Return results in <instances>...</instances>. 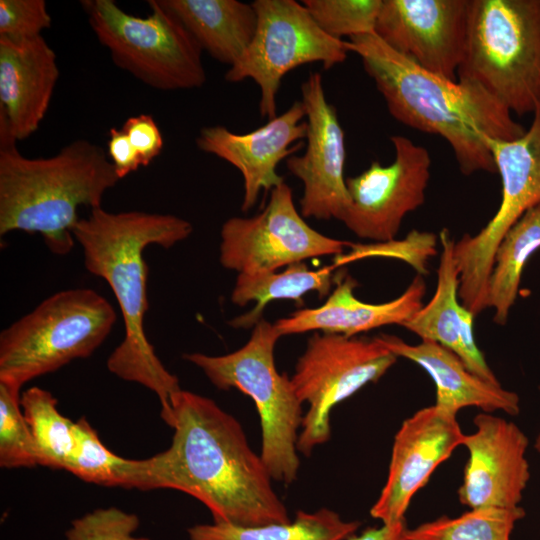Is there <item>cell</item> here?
<instances>
[{"instance_id": "cell-1", "label": "cell", "mask_w": 540, "mask_h": 540, "mask_svg": "<svg viewBox=\"0 0 540 540\" xmlns=\"http://www.w3.org/2000/svg\"><path fill=\"white\" fill-rule=\"evenodd\" d=\"M163 421L174 430L171 445L140 460L139 490L184 492L204 504L216 523L292 521L241 424L215 401L181 389Z\"/></svg>"}, {"instance_id": "cell-2", "label": "cell", "mask_w": 540, "mask_h": 540, "mask_svg": "<svg viewBox=\"0 0 540 540\" xmlns=\"http://www.w3.org/2000/svg\"><path fill=\"white\" fill-rule=\"evenodd\" d=\"M192 230L189 221L172 214L114 213L98 207L80 218L73 231L87 271L110 286L124 322L123 340L108 357L107 368L117 377L153 391L160 401L162 418L169 413L172 396L181 388L145 335L149 302L148 266L143 252L150 245L171 248L188 238Z\"/></svg>"}, {"instance_id": "cell-3", "label": "cell", "mask_w": 540, "mask_h": 540, "mask_svg": "<svg viewBox=\"0 0 540 540\" xmlns=\"http://www.w3.org/2000/svg\"><path fill=\"white\" fill-rule=\"evenodd\" d=\"M397 121L441 136L464 175L496 167L484 137L514 140L525 133L512 113L482 87L430 73L386 45L375 33L345 40Z\"/></svg>"}, {"instance_id": "cell-4", "label": "cell", "mask_w": 540, "mask_h": 540, "mask_svg": "<svg viewBox=\"0 0 540 540\" xmlns=\"http://www.w3.org/2000/svg\"><path fill=\"white\" fill-rule=\"evenodd\" d=\"M16 142L0 128V235L38 233L50 252L66 255L76 243L79 207H102L120 178L105 150L89 140L46 158L22 155Z\"/></svg>"}, {"instance_id": "cell-5", "label": "cell", "mask_w": 540, "mask_h": 540, "mask_svg": "<svg viewBox=\"0 0 540 540\" xmlns=\"http://www.w3.org/2000/svg\"><path fill=\"white\" fill-rule=\"evenodd\" d=\"M457 81L472 82L511 113L540 105V0H471Z\"/></svg>"}, {"instance_id": "cell-6", "label": "cell", "mask_w": 540, "mask_h": 540, "mask_svg": "<svg viewBox=\"0 0 540 540\" xmlns=\"http://www.w3.org/2000/svg\"><path fill=\"white\" fill-rule=\"evenodd\" d=\"M280 337L275 325L262 319L247 343L231 353H190L183 358L219 390L236 388L254 401L261 426L260 456L272 480L291 484L300 466L297 441L304 415L291 378L275 366L274 348Z\"/></svg>"}, {"instance_id": "cell-7", "label": "cell", "mask_w": 540, "mask_h": 540, "mask_svg": "<svg viewBox=\"0 0 540 540\" xmlns=\"http://www.w3.org/2000/svg\"><path fill=\"white\" fill-rule=\"evenodd\" d=\"M112 304L89 288L59 291L0 333V381L22 388L88 358L116 321Z\"/></svg>"}, {"instance_id": "cell-8", "label": "cell", "mask_w": 540, "mask_h": 540, "mask_svg": "<svg viewBox=\"0 0 540 540\" xmlns=\"http://www.w3.org/2000/svg\"><path fill=\"white\" fill-rule=\"evenodd\" d=\"M80 3L99 43L120 69L162 91L205 84L202 49L161 0H148L146 17L127 13L113 0Z\"/></svg>"}, {"instance_id": "cell-9", "label": "cell", "mask_w": 540, "mask_h": 540, "mask_svg": "<svg viewBox=\"0 0 540 540\" xmlns=\"http://www.w3.org/2000/svg\"><path fill=\"white\" fill-rule=\"evenodd\" d=\"M501 178V201L494 216L475 235L454 242L459 299L475 317L487 309V285L496 248L510 227L540 204V105L525 133L514 140L485 136Z\"/></svg>"}, {"instance_id": "cell-10", "label": "cell", "mask_w": 540, "mask_h": 540, "mask_svg": "<svg viewBox=\"0 0 540 540\" xmlns=\"http://www.w3.org/2000/svg\"><path fill=\"white\" fill-rule=\"evenodd\" d=\"M397 359L378 337L312 335L291 377L297 397L309 405L298 436V452L309 456L327 442L331 410L367 384L377 382Z\"/></svg>"}, {"instance_id": "cell-11", "label": "cell", "mask_w": 540, "mask_h": 540, "mask_svg": "<svg viewBox=\"0 0 540 540\" xmlns=\"http://www.w3.org/2000/svg\"><path fill=\"white\" fill-rule=\"evenodd\" d=\"M252 5L257 15L254 37L225 80H254L260 89L259 112L271 120L277 116V94L289 71L313 62L328 70L344 62L349 51L345 40L325 33L302 3L255 0Z\"/></svg>"}, {"instance_id": "cell-12", "label": "cell", "mask_w": 540, "mask_h": 540, "mask_svg": "<svg viewBox=\"0 0 540 540\" xmlns=\"http://www.w3.org/2000/svg\"><path fill=\"white\" fill-rule=\"evenodd\" d=\"M220 237V264L238 274L274 272L306 259L337 256L351 244L310 227L298 212L292 190L285 182L271 190L259 214L226 220Z\"/></svg>"}, {"instance_id": "cell-13", "label": "cell", "mask_w": 540, "mask_h": 540, "mask_svg": "<svg viewBox=\"0 0 540 540\" xmlns=\"http://www.w3.org/2000/svg\"><path fill=\"white\" fill-rule=\"evenodd\" d=\"M394 161H372L346 179L350 204L340 221L356 236L373 242L395 239L404 217L425 202L430 179L428 150L401 135L391 137Z\"/></svg>"}, {"instance_id": "cell-14", "label": "cell", "mask_w": 540, "mask_h": 540, "mask_svg": "<svg viewBox=\"0 0 540 540\" xmlns=\"http://www.w3.org/2000/svg\"><path fill=\"white\" fill-rule=\"evenodd\" d=\"M471 0H382L374 33L424 70L457 81Z\"/></svg>"}, {"instance_id": "cell-15", "label": "cell", "mask_w": 540, "mask_h": 540, "mask_svg": "<svg viewBox=\"0 0 540 540\" xmlns=\"http://www.w3.org/2000/svg\"><path fill=\"white\" fill-rule=\"evenodd\" d=\"M307 122L306 148L286 159L289 172L302 181L301 215L320 220H340L350 204L344 177V131L336 109L328 103L320 73L301 84V100Z\"/></svg>"}, {"instance_id": "cell-16", "label": "cell", "mask_w": 540, "mask_h": 540, "mask_svg": "<svg viewBox=\"0 0 540 540\" xmlns=\"http://www.w3.org/2000/svg\"><path fill=\"white\" fill-rule=\"evenodd\" d=\"M464 436L457 414L434 404L404 420L394 437L386 482L371 516L382 524L404 519L412 498L463 444Z\"/></svg>"}, {"instance_id": "cell-17", "label": "cell", "mask_w": 540, "mask_h": 540, "mask_svg": "<svg viewBox=\"0 0 540 540\" xmlns=\"http://www.w3.org/2000/svg\"><path fill=\"white\" fill-rule=\"evenodd\" d=\"M474 432L465 434L468 451L458 498L475 508L520 506L530 479L528 438L514 423L492 413L477 414Z\"/></svg>"}, {"instance_id": "cell-18", "label": "cell", "mask_w": 540, "mask_h": 540, "mask_svg": "<svg viewBox=\"0 0 540 540\" xmlns=\"http://www.w3.org/2000/svg\"><path fill=\"white\" fill-rule=\"evenodd\" d=\"M304 118L302 102L295 101L284 113L247 133H234L222 125L200 130L195 140L198 149L240 171L244 187L242 211L255 205L261 190H272L284 183L277 166L304 145L307 133Z\"/></svg>"}, {"instance_id": "cell-19", "label": "cell", "mask_w": 540, "mask_h": 540, "mask_svg": "<svg viewBox=\"0 0 540 540\" xmlns=\"http://www.w3.org/2000/svg\"><path fill=\"white\" fill-rule=\"evenodd\" d=\"M59 75L56 54L42 35L0 37V125L16 141L39 129Z\"/></svg>"}, {"instance_id": "cell-20", "label": "cell", "mask_w": 540, "mask_h": 540, "mask_svg": "<svg viewBox=\"0 0 540 540\" xmlns=\"http://www.w3.org/2000/svg\"><path fill=\"white\" fill-rule=\"evenodd\" d=\"M357 286L352 276L339 271L335 288L323 305L279 319L274 324L277 331L281 336L319 330L354 337L382 326H403L423 306L426 293L424 276L418 274L400 296L383 303L358 299L354 294Z\"/></svg>"}, {"instance_id": "cell-21", "label": "cell", "mask_w": 540, "mask_h": 540, "mask_svg": "<svg viewBox=\"0 0 540 540\" xmlns=\"http://www.w3.org/2000/svg\"><path fill=\"white\" fill-rule=\"evenodd\" d=\"M441 246L436 289L403 327L421 340H429L455 353L479 377L500 383L476 344L475 316L459 299V271L453 254L454 240L447 228L439 233Z\"/></svg>"}, {"instance_id": "cell-22", "label": "cell", "mask_w": 540, "mask_h": 540, "mask_svg": "<svg viewBox=\"0 0 540 540\" xmlns=\"http://www.w3.org/2000/svg\"><path fill=\"white\" fill-rule=\"evenodd\" d=\"M377 337L397 357L412 361L427 372L435 385L437 407L454 414L468 407L512 416L520 413L517 393L474 374L455 353L440 344L429 340L409 344L388 334Z\"/></svg>"}, {"instance_id": "cell-23", "label": "cell", "mask_w": 540, "mask_h": 540, "mask_svg": "<svg viewBox=\"0 0 540 540\" xmlns=\"http://www.w3.org/2000/svg\"><path fill=\"white\" fill-rule=\"evenodd\" d=\"M202 50L230 67L250 45L257 25L251 4L238 0H161Z\"/></svg>"}, {"instance_id": "cell-24", "label": "cell", "mask_w": 540, "mask_h": 540, "mask_svg": "<svg viewBox=\"0 0 540 540\" xmlns=\"http://www.w3.org/2000/svg\"><path fill=\"white\" fill-rule=\"evenodd\" d=\"M333 265L311 270L304 262L295 263L281 272L238 274L231 293L232 303L245 306L255 302L246 314L235 317L230 325L236 328L254 327L260 320L266 305L275 300H293L302 304L303 296L315 291L326 296L336 282Z\"/></svg>"}, {"instance_id": "cell-25", "label": "cell", "mask_w": 540, "mask_h": 540, "mask_svg": "<svg viewBox=\"0 0 540 540\" xmlns=\"http://www.w3.org/2000/svg\"><path fill=\"white\" fill-rule=\"evenodd\" d=\"M540 249V204L528 209L499 242L487 285V308L493 321L504 326L518 296L522 273Z\"/></svg>"}, {"instance_id": "cell-26", "label": "cell", "mask_w": 540, "mask_h": 540, "mask_svg": "<svg viewBox=\"0 0 540 540\" xmlns=\"http://www.w3.org/2000/svg\"><path fill=\"white\" fill-rule=\"evenodd\" d=\"M361 523L345 521L328 508L299 510L289 523L238 526L229 523L197 524L188 528L189 540H345Z\"/></svg>"}, {"instance_id": "cell-27", "label": "cell", "mask_w": 540, "mask_h": 540, "mask_svg": "<svg viewBox=\"0 0 540 540\" xmlns=\"http://www.w3.org/2000/svg\"><path fill=\"white\" fill-rule=\"evenodd\" d=\"M20 405L39 465L65 470L77 443L75 422L58 411L57 399L51 392L38 386L21 393Z\"/></svg>"}, {"instance_id": "cell-28", "label": "cell", "mask_w": 540, "mask_h": 540, "mask_svg": "<svg viewBox=\"0 0 540 540\" xmlns=\"http://www.w3.org/2000/svg\"><path fill=\"white\" fill-rule=\"evenodd\" d=\"M526 515L515 508H475L456 516H441L407 532L408 540H510L518 521Z\"/></svg>"}, {"instance_id": "cell-29", "label": "cell", "mask_w": 540, "mask_h": 540, "mask_svg": "<svg viewBox=\"0 0 540 540\" xmlns=\"http://www.w3.org/2000/svg\"><path fill=\"white\" fill-rule=\"evenodd\" d=\"M77 443L65 471L105 487L136 488L139 460L111 452L85 417L75 422Z\"/></svg>"}, {"instance_id": "cell-30", "label": "cell", "mask_w": 540, "mask_h": 540, "mask_svg": "<svg viewBox=\"0 0 540 540\" xmlns=\"http://www.w3.org/2000/svg\"><path fill=\"white\" fill-rule=\"evenodd\" d=\"M20 391L0 381V466L6 469L39 465L38 452L21 410Z\"/></svg>"}, {"instance_id": "cell-31", "label": "cell", "mask_w": 540, "mask_h": 540, "mask_svg": "<svg viewBox=\"0 0 540 540\" xmlns=\"http://www.w3.org/2000/svg\"><path fill=\"white\" fill-rule=\"evenodd\" d=\"M439 238L428 231L411 230L402 239L383 242L352 243L347 252L334 256L333 267L341 268L347 264L366 258H392L411 266L418 275L428 273V261L437 254Z\"/></svg>"}, {"instance_id": "cell-32", "label": "cell", "mask_w": 540, "mask_h": 540, "mask_svg": "<svg viewBox=\"0 0 540 540\" xmlns=\"http://www.w3.org/2000/svg\"><path fill=\"white\" fill-rule=\"evenodd\" d=\"M382 0H304L318 26L333 38L374 33Z\"/></svg>"}, {"instance_id": "cell-33", "label": "cell", "mask_w": 540, "mask_h": 540, "mask_svg": "<svg viewBox=\"0 0 540 540\" xmlns=\"http://www.w3.org/2000/svg\"><path fill=\"white\" fill-rule=\"evenodd\" d=\"M139 517L117 507L99 508L74 519L65 532L66 540H150L134 533Z\"/></svg>"}, {"instance_id": "cell-34", "label": "cell", "mask_w": 540, "mask_h": 540, "mask_svg": "<svg viewBox=\"0 0 540 540\" xmlns=\"http://www.w3.org/2000/svg\"><path fill=\"white\" fill-rule=\"evenodd\" d=\"M51 23L44 0H0V37L34 38Z\"/></svg>"}, {"instance_id": "cell-35", "label": "cell", "mask_w": 540, "mask_h": 540, "mask_svg": "<svg viewBox=\"0 0 540 540\" xmlns=\"http://www.w3.org/2000/svg\"><path fill=\"white\" fill-rule=\"evenodd\" d=\"M138 152L142 166L147 167L162 151L164 141L161 131L149 114L129 117L121 128Z\"/></svg>"}, {"instance_id": "cell-36", "label": "cell", "mask_w": 540, "mask_h": 540, "mask_svg": "<svg viewBox=\"0 0 540 540\" xmlns=\"http://www.w3.org/2000/svg\"><path fill=\"white\" fill-rule=\"evenodd\" d=\"M107 154L120 179L142 166L141 158L122 129L111 128L107 142Z\"/></svg>"}, {"instance_id": "cell-37", "label": "cell", "mask_w": 540, "mask_h": 540, "mask_svg": "<svg viewBox=\"0 0 540 540\" xmlns=\"http://www.w3.org/2000/svg\"><path fill=\"white\" fill-rule=\"evenodd\" d=\"M406 518L379 527H369L360 534H352L345 540H408Z\"/></svg>"}, {"instance_id": "cell-38", "label": "cell", "mask_w": 540, "mask_h": 540, "mask_svg": "<svg viewBox=\"0 0 540 540\" xmlns=\"http://www.w3.org/2000/svg\"><path fill=\"white\" fill-rule=\"evenodd\" d=\"M539 391H540V385H539ZM534 449L540 453V431L536 436L535 442H534Z\"/></svg>"}]
</instances>
